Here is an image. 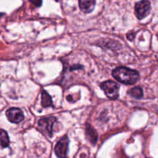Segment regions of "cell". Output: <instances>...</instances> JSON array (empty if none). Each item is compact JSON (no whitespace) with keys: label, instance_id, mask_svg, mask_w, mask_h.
Listing matches in <instances>:
<instances>
[{"label":"cell","instance_id":"cell-1","mask_svg":"<svg viewBox=\"0 0 158 158\" xmlns=\"http://www.w3.org/2000/svg\"><path fill=\"white\" fill-rule=\"evenodd\" d=\"M112 74L114 78L124 85H134L140 78V74L137 71L126 67L117 68L113 71Z\"/></svg>","mask_w":158,"mask_h":158},{"label":"cell","instance_id":"cell-2","mask_svg":"<svg viewBox=\"0 0 158 158\" xmlns=\"http://www.w3.org/2000/svg\"><path fill=\"white\" fill-rule=\"evenodd\" d=\"M56 122V119L53 116L44 117L38 121V129L41 133L46 136H52L53 133L54 124Z\"/></svg>","mask_w":158,"mask_h":158},{"label":"cell","instance_id":"cell-3","mask_svg":"<svg viewBox=\"0 0 158 158\" xmlns=\"http://www.w3.org/2000/svg\"><path fill=\"white\" fill-rule=\"evenodd\" d=\"M100 88L104 91L105 94L109 99H117L119 96L120 86L113 81H106L100 84Z\"/></svg>","mask_w":158,"mask_h":158},{"label":"cell","instance_id":"cell-4","mask_svg":"<svg viewBox=\"0 0 158 158\" xmlns=\"http://www.w3.org/2000/svg\"><path fill=\"white\" fill-rule=\"evenodd\" d=\"M135 14L139 20L145 18L150 14L151 10V5L148 0H141L136 3Z\"/></svg>","mask_w":158,"mask_h":158},{"label":"cell","instance_id":"cell-5","mask_svg":"<svg viewBox=\"0 0 158 158\" xmlns=\"http://www.w3.org/2000/svg\"><path fill=\"white\" fill-rule=\"evenodd\" d=\"M68 147H69V138L66 135V136H63L56 145V155L60 158H66L67 157Z\"/></svg>","mask_w":158,"mask_h":158},{"label":"cell","instance_id":"cell-6","mask_svg":"<svg viewBox=\"0 0 158 158\" xmlns=\"http://www.w3.org/2000/svg\"><path fill=\"white\" fill-rule=\"evenodd\" d=\"M7 119L12 123H19L24 119V115L22 110L18 108H10L6 112Z\"/></svg>","mask_w":158,"mask_h":158},{"label":"cell","instance_id":"cell-7","mask_svg":"<svg viewBox=\"0 0 158 158\" xmlns=\"http://www.w3.org/2000/svg\"><path fill=\"white\" fill-rule=\"evenodd\" d=\"M96 6V0H79V6L82 12L89 13Z\"/></svg>","mask_w":158,"mask_h":158},{"label":"cell","instance_id":"cell-8","mask_svg":"<svg viewBox=\"0 0 158 158\" xmlns=\"http://www.w3.org/2000/svg\"><path fill=\"white\" fill-rule=\"evenodd\" d=\"M9 145V138L8 133L4 129H0V148H6Z\"/></svg>","mask_w":158,"mask_h":158},{"label":"cell","instance_id":"cell-9","mask_svg":"<svg viewBox=\"0 0 158 158\" xmlns=\"http://www.w3.org/2000/svg\"><path fill=\"white\" fill-rule=\"evenodd\" d=\"M42 94V105H43L44 108L46 107H49L52 105V101L51 99L50 95L46 92L45 90H43L41 92Z\"/></svg>","mask_w":158,"mask_h":158},{"label":"cell","instance_id":"cell-10","mask_svg":"<svg viewBox=\"0 0 158 158\" xmlns=\"http://www.w3.org/2000/svg\"><path fill=\"white\" fill-rule=\"evenodd\" d=\"M128 94L135 99H141L143 95V90L140 87H134L128 91Z\"/></svg>","mask_w":158,"mask_h":158},{"label":"cell","instance_id":"cell-11","mask_svg":"<svg viewBox=\"0 0 158 158\" xmlns=\"http://www.w3.org/2000/svg\"><path fill=\"white\" fill-rule=\"evenodd\" d=\"M86 135H87V137L89 138V141L94 144H95L96 141L97 139V134L92 127L89 126L86 129Z\"/></svg>","mask_w":158,"mask_h":158},{"label":"cell","instance_id":"cell-12","mask_svg":"<svg viewBox=\"0 0 158 158\" xmlns=\"http://www.w3.org/2000/svg\"><path fill=\"white\" fill-rule=\"evenodd\" d=\"M32 4L35 5V6H40L42 4V0H29Z\"/></svg>","mask_w":158,"mask_h":158}]
</instances>
